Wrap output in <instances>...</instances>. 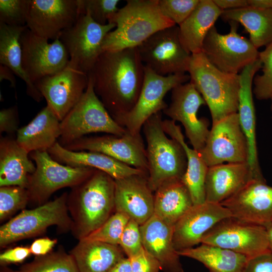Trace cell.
<instances>
[{"label":"cell","mask_w":272,"mask_h":272,"mask_svg":"<svg viewBox=\"0 0 272 272\" xmlns=\"http://www.w3.org/2000/svg\"><path fill=\"white\" fill-rule=\"evenodd\" d=\"M94 91L120 125L135 105L144 79V64L137 47L104 51L88 74Z\"/></svg>","instance_id":"1"},{"label":"cell","mask_w":272,"mask_h":272,"mask_svg":"<svg viewBox=\"0 0 272 272\" xmlns=\"http://www.w3.org/2000/svg\"><path fill=\"white\" fill-rule=\"evenodd\" d=\"M114 198L115 179L97 169L72 188L67 206L75 238L80 240L101 226L112 215Z\"/></svg>","instance_id":"2"},{"label":"cell","mask_w":272,"mask_h":272,"mask_svg":"<svg viewBox=\"0 0 272 272\" xmlns=\"http://www.w3.org/2000/svg\"><path fill=\"white\" fill-rule=\"evenodd\" d=\"M114 30L107 34L103 51L137 47L158 31L176 25L161 13L158 0H128L108 20Z\"/></svg>","instance_id":"3"},{"label":"cell","mask_w":272,"mask_h":272,"mask_svg":"<svg viewBox=\"0 0 272 272\" xmlns=\"http://www.w3.org/2000/svg\"><path fill=\"white\" fill-rule=\"evenodd\" d=\"M188 72L190 82L209 108L212 123L237 113L239 74L220 71L209 61L202 52L191 54Z\"/></svg>","instance_id":"4"},{"label":"cell","mask_w":272,"mask_h":272,"mask_svg":"<svg viewBox=\"0 0 272 272\" xmlns=\"http://www.w3.org/2000/svg\"><path fill=\"white\" fill-rule=\"evenodd\" d=\"M162 112L151 116L143 129L147 142L148 183L154 192L168 181L182 179L187 168V159L182 146L169 138L162 126Z\"/></svg>","instance_id":"5"},{"label":"cell","mask_w":272,"mask_h":272,"mask_svg":"<svg viewBox=\"0 0 272 272\" xmlns=\"http://www.w3.org/2000/svg\"><path fill=\"white\" fill-rule=\"evenodd\" d=\"M88 77L84 94L60 121L61 135L58 142L62 146L92 133L122 135L127 131L111 116L96 94L91 78Z\"/></svg>","instance_id":"6"},{"label":"cell","mask_w":272,"mask_h":272,"mask_svg":"<svg viewBox=\"0 0 272 272\" xmlns=\"http://www.w3.org/2000/svg\"><path fill=\"white\" fill-rule=\"evenodd\" d=\"M68 194L65 192L55 199L30 210H23L0 228V246L38 236L50 226L62 231L72 229L69 214Z\"/></svg>","instance_id":"7"},{"label":"cell","mask_w":272,"mask_h":272,"mask_svg":"<svg viewBox=\"0 0 272 272\" xmlns=\"http://www.w3.org/2000/svg\"><path fill=\"white\" fill-rule=\"evenodd\" d=\"M36 169L30 176L27 189L29 201L41 205L56 191L73 188L86 180L97 169L88 167L63 165L53 159L47 151L31 152Z\"/></svg>","instance_id":"8"},{"label":"cell","mask_w":272,"mask_h":272,"mask_svg":"<svg viewBox=\"0 0 272 272\" xmlns=\"http://www.w3.org/2000/svg\"><path fill=\"white\" fill-rule=\"evenodd\" d=\"M115 27L114 23L99 24L89 14H81L76 23L62 31L59 37L69 54V63L88 75L104 52L105 37Z\"/></svg>","instance_id":"9"},{"label":"cell","mask_w":272,"mask_h":272,"mask_svg":"<svg viewBox=\"0 0 272 272\" xmlns=\"http://www.w3.org/2000/svg\"><path fill=\"white\" fill-rule=\"evenodd\" d=\"M229 23L230 32L226 34L219 33L215 26L210 29L203 41L202 52L220 71L238 74L258 58L259 51L249 39L238 33L239 23Z\"/></svg>","instance_id":"10"},{"label":"cell","mask_w":272,"mask_h":272,"mask_svg":"<svg viewBox=\"0 0 272 272\" xmlns=\"http://www.w3.org/2000/svg\"><path fill=\"white\" fill-rule=\"evenodd\" d=\"M137 48L144 65L158 75L188 72L191 54L180 42L177 25L155 33Z\"/></svg>","instance_id":"11"},{"label":"cell","mask_w":272,"mask_h":272,"mask_svg":"<svg viewBox=\"0 0 272 272\" xmlns=\"http://www.w3.org/2000/svg\"><path fill=\"white\" fill-rule=\"evenodd\" d=\"M190 81L189 75L161 76L144 65V79L138 101L120 125L134 135L141 134L145 122L153 115L163 111L168 106L166 94L177 86Z\"/></svg>","instance_id":"12"},{"label":"cell","mask_w":272,"mask_h":272,"mask_svg":"<svg viewBox=\"0 0 272 272\" xmlns=\"http://www.w3.org/2000/svg\"><path fill=\"white\" fill-rule=\"evenodd\" d=\"M227 249L250 258L270 252L264 226L239 220L224 219L203 236L201 243Z\"/></svg>","instance_id":"13"},{"label":"cell","mask_w":272,"mask_h":272,"mask_svg":"<svg viewBox=\"0 0 272 272\" xmlns=\"http://www.w3.org/2000/svg\"><path fill=\"white\" fill-rule=\"evenodd\" d=\"M200 153L208 167L226 163L247 162V142L237 113L212 123Z\"/></svg>","instance_id":"14"},{"label":"cell","mask_w":272,"mask_h":272,"mask_svg":"<svg viewBox=\"0 0 272 272\" xmlns=\"http://www.w3.org/2000/svg\"><path fill=\"white\" fill-rule=\"evenodd\" d=\"M23 68L32 83L54 75L69 64V54L59 38L51 43L27 27L20 37Z\"/></svg>","instance_id":"15"},{"label":"cell","mask_w":272,"mask_h":272,"mask_svg":"<svg viewBox=\"0 0 272 272\" xmlns=\"http://www.w3.org/2000/svg\"><path fill=\"white\" fill-rule=\"evenodd\" d=\"M205 100L193 84L187 82L171 90V102L163 111L171 120L180 122L192 148L200 153L209 135V121L198 118L197 112Z\"/></svg>","instance_id":"16"},{"label":"cell","mask_w":272,"mask_h":272,"mask_svg":"<svg viewBox=\"0 0 272 272\" xmlns=\"http://www.w3.org/2000/svg\"><path fill=\"white\" fill-rule=\"evenodd\" d=\"M80 15L78 0H27L26 25L35 34L54 40Z\"/></svg>","instance_id":"17"},{"label":"cell","mask_w":272,"mask_h":272,"mask_svg":"<svg viewBox=\"0 0 272 272\" xmlns=\"http://www.w3.org/2000/svg\"><path fill=\"white\" fill-rule=\"evenodd\" d=\"M73 151L99 152L148 173L146 148L141 134L128 131L122 135L84 137L63 146Z\"/></svg>","instance_id":"18"},{"label":"cell","mask_w":272,"mask_h":272,"mask_svg":"<svg viewBox=\"0 0 272 272\" xmlns=\"http://www.w3.org/2000/svg\"><path fill=\"white\" fill-rule=\"evenodd\" d=\"M88 81V74L69 63L60 72L41 79L35 85L61 121L80 100Z\"/></svg>","instance_id":"19"},{"label":"cell","mask_w":272,"mask_h":272,"mask_svg":"<svg viewBox=\"0 0 272 272\" xmlns=\"http://www.w3.org/2000/svg\"><path fill=\"white\" fill-rule=\"evenodd\" d=\"M232 217L221 203L205 201L193 205L174 226L173 243L178 251L201 243L206 234L222 220Z\"/></svg>","instance_id":"20"},{"label":"cell","mask_w":272,"mask_h":272,"mask_svg":"<svg viewBox=\"0 0 272 272\" xmlns=\"http://www.w3.org/2000/svg\"><path fill=\"white\" fill-rule=\"evenodd\" d=\"M221 204L233 217L264 226L272 221V186L265 180L253 179Z\"/></svg>","instance_id":"21"},{"label":"cell","mask_w":272,"mask_h":272,"mask_svg":"<svg viewBox=\"0 0 272 272\" xmlns=\"http://www.w3.org/2000/svg\"><path fill=\"white\" fill-rule=\"evenodd\" d=\"M148 180V173L115 179V212L127 215L140 225L154 213V194Z\"/></svg>","instance_id":"22"},{"label":"cell","mask_w":272,"mask_h":272,"mask_svg":"<svg viewBox=\"0 0 272 272\" xmlns=\"http://www.w3.org/2000/svg\"><path fill=\"white\" fill-rule=\"evenodd\" d=\"M262 67L258 58L245 66L239 74L237 113L242 130L247 140L248 157L247 163L254 179L265 180L259 166L256 139L255 111L253 100V80L255 74Z\"/></svg>","instance_id":"23"},{"label":"cell","mask_w":272,"mask_h":272,"mask_svg":"<svg viewBox=\"0 0 272 272\" xmlns=\"http://www.w3.org/2000/svg\"><path fill=\"white\" fill-rule=\"evenodd\" d=\"M143 247L164 272H184L180 255L173 243L174 226L155 215L140 225Z\"/></svg>","instance_id":"24"},{"label":"cell","mask_w":272,"mask_h":272,"mask_svg":"<svg viewBox=\"0 0 272 272\" xmlns=\"http://www.w3.org/2000/svg\"><path fill=\"white\" fill-rule=\"evenodd\" d=\"M253 179L247 162L226 163L208 167L205 184L206 201L221 203Z\"/></svg>","instance_id":"25"},{"label":"cell","mask_w":272,"mask_h":272,"mask_svg":"<svg viewBox=\"0 0 272 272\" xmlns=\"http://www.w3.org/2000/svg\"><path fill=\"white\" fill-rule=\"evenodd\" d=\"M60 163L72 167H88L105 172L114 179L134 174L148 173L123 163L104 154L91 151L69 150L56 142L47 151Z\"/></svg>","instance_id":"26"},{"label":"cell","mask_w":272,"mask_h":272,"mask_svg":"<svg viewBox=\"0 0 272 272\" xmlns=\"http://www.w3.org/2000/svg\"><path fill=\"white\" fill-rule=\"evenodd\" d=\"M60 135V121L47 104L28 124L19 128L16 140L30 154L47 151Z\"/></svg>","instance_id":"27"},{"label":"cell","mask_w":272,"mask_h":272,"mask_svg":"<svg viewBox=\"0 0 272 272\" xmlns=\"http://www.w3.org/2000/svg\"><path fill=\"white\" fill-rule=\"evenodd\" d=\"M29 153L16 139L3 137L0 140V186H18L27 188L36 166Z\"/></svg>","instance_id":"28"},{"label":"cell","mask_w":272,"mask_h":272,"mask_svg":"<svg viewBox=\"0 0 272 272\" xmlns=\"http://www.w3.org/2000/svg\"><path fill=\"white\" fill-rule=\"evenodd\" d=\"M223 11L213 0H199L195 9L179 27L180 42L191 54L202 52L205 39Z\"/></svg>","instance_id":"29"},{"label":"cell","mask_w":272,"mask_h":272,"mask_svg":"<svg viewBox=\"0 0 272 272\" xmlns=\"http://www.w3.org/2000/svg\"><path fill=\"white\" fill-rule=\"evenodd\" d=\"M163 128L170 138L177 141L183 148L187 159V168L182 180L189 190L193 205L206 201L205 179L208 166L200 153L186 143L180 126L171 120H163Z\"/></svg>","instance_id":"30"},{"label":"cell","mask_w":272,"mask_h":272,"mask_svg":"<svg viewBox=\"0 0 272 272\" xmlns=\"http://www.w3.org/2000/svg\"><path fill=\"white\" fill-rule=\"evenodd\" d=\"M70 253L79 272H110L124 257L119 245L83 239L79 240Z\"/></svg>","instance_id":"31"},{"label":"cell","mask_w":272,"mask_h":272,"mask_svg":"<svg viewBox=\"0 0 272 272\" xmlns=\"http://www.w3.org/2000/svg\"><path fill=\"white\" fill-rule=\"evenodd\" d=\"M154 192V214L173 226L193 205L182 179L165 182Z\"/></svg>","instance_id":"32"},{"label":"cell","mask_w":272,"mask_h":272,"mask_svg":"<svg viewBox=\"0 0 272 272\" xmlns=\"http://www.w3.org/2000/svg\"><path fill=\"white\" fill-rule=\"evenodd\" d=\"M220 17L226 22L241 24L249 33V39L257 49L272 43V9L248 6L224 10Z\"/></svg>","instance_id":"33"},{"label":"cell","mask_w":272,"mask_h":272,"mask_svg":"<svg viewBox=\"0 0 272 272\" xmlns=\"http://www.w3.org/2000/svg\"><path fill=\"white\" fill-rule=\"evenodd\" d=\"M26 28V25L11 26L0 23V63L10 68L23 80L26 85L27 94L40 102L43 97L30 80L22 66L20 37Z\"/></svg>","instance_id":"34"},{"label":"cell","mask_w":272,"mask_h":272,"mask_svg":"<svg viewBox=\"0 0 272 272\" xmlns=\"http://www.w3.org/2000/svg\"><path fill=\"white\" fill-rule=\"evenodd\" d=\"M177 253L180 256L201 263L209 272H242L248 259L244 255L230 250L203 243Z\"/></svg>","instance_id":"35"},{"label":"cell","mask_w":272,"mask_h":272,"mask_svg":"<svg viewBox=\"0 0 272 272\" xmlns=\"http://www.w3.org/2000/svg\"><path fill=\"white\" fill-rule=\"evenodd\" d=\"M12 272H79L76 263L71 253L60 249L42 256H36Z\"/></svg>","instance_id":"36"},{"label":"cell","mask_w":272,"mask_h":272,"mask_svg":"<svg viewBox=\"0 0 272 272\" xmlns=\"http://www.w3.org/2000/svg\"><path fill=\"white\" fill-rule=\"evenodd\" d=\"M129 220L127 215L115 212L101 226L82 239L118 245L122 233Z\"/></svg>","instance_id":"37"},{"label":"cell","mask_w":272,"mask_h":272,"mask_svg":"<svg viewBox=\"0 0 272 272\" xmlns=\"http://www.w3.org/2000/svg\"><path fill=\"white\" fill-rule=\"evenodd\" d=\"M29 201L27 188L18 186L0 187V220L3 221L21 209Z\"/></svg>","instance_id":"38"},{"label":"cell","mask_w":272,"mask_h":272,"mask_svg":"<svg viewBox=\"0 0 272 272\" xmlns=\"http://www.w3.org/2000/svg\"><path fill=\"white\" fill-rule=\"evenodd\" d=\"M262 74L254 77L253 94L259 100L269 99L272 96V43L259 52Z\"/></svg>","instance_id":"39"},{"label":"cell","mask_w":272,"mask_h":272,"mask_svg":"<svg viewBox=\"0 0 272 272\" xmlns=\"http://www.w3.org/2000/svg\"><path fill=\"white\" fill-rule=\"evenodd\" d=\"M118 0H78L81 14H88L97 23L104 25L118 10Z\"/></svg>","instance_id":"40"},{"label":"cell","mask_w":272,"mask_h":272,"mask_svg":"<svg viewBox=\"0 0 272 272\" xmlns=\"http://www.w3.org/2000/svg\"><path fill=\"white\" fill-rule=\"evenodd\" d=\"M199 2V0H158L162 15L177 26L187 18Z\"/></svg>","instance_id":"41"},{"label":"cell","mask_w":272,"mask_h":272,"mask_svg":"<svg viewBox=\"0 0 272 272\" xmlns=\"http://www.w3.org/2000/svg\"><path fill=\"white\" fill-rule=\"evenodd\" d=\"M27 0H0V23L11 26L26 24Z\"/></svg>","instance_id":"42"},{"label":"cell","mask_w":272,"mask_h":272,"mask_svg":"<svg viewBox=\"0 0 272 272\" xmlns=\"http://www.w3.org/2000/svg\"><path fill=\"white\" fill-rule=\"evenodd\" d=\"M118 245L128 258L139 253L144 248L140 225L130 219L122 233Z\"/></svg>","instance_id":"43"},{"label":"cell","mask_w":272,"mask_h":272,"mask_svg":"<svg viewBox=\"0 0 272 272\" xmlns=\"http://www.w3.org/2000/svg\"><path fill=\"white\" fill-rule=\"evenodd\" d=\"M129 259L132 272H159L161 270L158 261L144 248Z\"/></svg>","instance_id":"44"},{"label":"cell","mask_w":272,"mask_h":272,"mask_svg":"<svg viewBox=\"0 0 272 272\" xmlns=\"http://www.w3.org/2000/svg\"><path fill=\"white\" fill-rule=\"evenodd\" d=\"M242 272H272V253L266 252L248 258Z\"/></svg>","instance_id":"45"},{"label":"cell","mask_w":272,"mask_h":272,"mask_svg":"<svg viewBox=\"0 0 272 272\" xmlns=\"http://www.w3.org/2000/svg\"><path fill=\"white\" fill-rule=\"evenodd\" d=\"M17 107L3 109L0 111V132L12 134L18 130Z\"/></svg>","instance_id":"46"},{"label":"cell","mask_w":272,"mask_h":272,"mask_svg":"<svg viewBox=\"0 0 272 272\" xmlns=\"http://www.w3.org/2000/svg\"><path fill=\"white\" fill-rule=\"evenodd\" d=\"M31 254L30 248L26 246H17L10 248L0 254L1 265L12 263H20Z\"/></svg>","instance_id":"47"},{"label":"cell","mask_w":272,"mask_h":272,"mask_svg":"<svg viewBox=\"0 0 272 272\" xmlns=\"http://www.w3.org/2000/svg\"><path fill=\"white\" fill-rule=\"evenodd\" d=\"M57 242L56 239L47 237L37 239L29 247L31 253L36 256L45 255L51 251Z\"/></svg>","instance_id":"48"},{"label":"cell","mask_w":272,"mask_h":272,"mask_svg":"<svg viewBox=\"0 0 272 272\" xmlns=\"http://www.w3.org/2000/svg\"><path fill=\"white\" fill-rule=\"evenodd\" d=\"M222 10H228L244 8L248 6L247 0H213Z\"/></svg>","instance_id":"49"},{"label":"cell","mask_w":272,"mask_h":272,"mask_svg":"<svg viewBox=\"0 0 272 272\" xmlns=\"http://www.w3.org/2000/svg\"><path fill=\"white\" fill-rule=\"evenodd\" d=\"M14 73L8 67L1 64L0 65V81L7 80L10 82L11 86L16 87V81Z\"/></svg>","instance_id":"50"},{"label":"cell","mask_w":272,"mask_h":272,"mask_svg":"<svg viewBox=\"0 0 272 272\" xmlns=\"http://www.w3.org/2000/svg\"><path fill=\"white\" fill-rule=\"evenodd\" d=\"M110 272H132L129 258H122L110 271Z\"/></svg>","instance_id":"51"},{"label":"cell","mask_w":272,"mask_h":272,"mask_svg":"<svg viewBox=\"0 0 272 272\" xmlns=\"http://www.w3.org/2000/svg\"><path fill=\"white\" fill-rule=\"evenodd\" d=\"M248 6L263 9H272V0H247Z\"/></svg>","instance_id":"52"},{"label":"cell","mask_w":272,"mask_h":272,"mask_svg":"<svg viewBox=\"0 0 272 272\" xmlns=\"http://www.w3.org/2000/svg\"><path fill=\"white\" fill-rule=\"evenodd\" d=\"M264 227L267 232L269 249L272 253V222L267 224Z\"/></svg>","instance_id":"53"},{"label":"cell","mask_w":272,"mask_h":272,"mask_svg":"<svg viewBox=\"0 0 272 272\" xmlns=\"http://www.w3.org/2000/svg\"><path fill=\"white\" fill-rule=\"evenodd\" d=\"M1 272H12V270L6 265H1Z\"/></svg>","instance_id":"54"},{"label":"cell","mask_w":272,"mask_h":272,"mask_svg":"<svg viewBox=\"0 0 272 272\" xmlns=\"http://www.w3.org/2000/svg\"><path fill=\"white\" fill-rule=\"evenodd\" d=\"M269 100H270V111H271V119H272V96L270 97Z\"/></svg>","instance_id":"55"},{"label":"cell","mask_w":272,"mask_h":272,"mask_svg":"<svg viewBox=\"0 0 272 272\" xmlns=\"http://www.w3.org/2000/svg\"><path fill=\"white\" fill-rule=\"evenodd\" d=\"M271 222H272V221H271Z\"/></svg>","instance_id":"56"}]
</instances>
